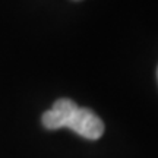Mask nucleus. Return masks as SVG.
Wrapping results in <instances>:
<instances>
[{"label":"nucleus","mask_w":158,"mask_h":158,"mask_svg":"<svg viewBox=\"0 0 158 158\" xmlns=\"http://www.w3.org/2000/svg\"><path fill=\"white\" fill-rule=\"evenodd\" d=\"M157 75H158V70H157Z\"/></svg>","instance_id":"nucleus-3"},{"label":"nucleus","mask_w":158,"mask_h":158,"mask_svg":"<svg viewBox=\"0 0 158 158\" xmlns=\"http://www.w3.org/2000/svg\"><path fill=\"white\" fill-rule=\"evenodd\" d=\"M78 107L76 102H73L69 98H60L57 100L53 107L45 111L43 114V124L48 130H57L62 129V127H66V123H68V118L70 117V114L73 113V110Z\"/></svg>","instance_id":"nucleus-2"},{"label":"nucleus","mask_w":158,"mask_h":158,"mask_svg":"<svg viewBox=\"0 0 158 158\" xmlns=\"http://www.w3.org/2000/svg\"><path fill=\"white\" fill-rule=\"evenodd\" d=\"M66 127L72 129L75 133L81 135L85 139L97 141L104 133V123L92 110L85 107H76L73 113L68 118Z\"/></svg>","instance_id":"nucleus-1"}]
</instances>
